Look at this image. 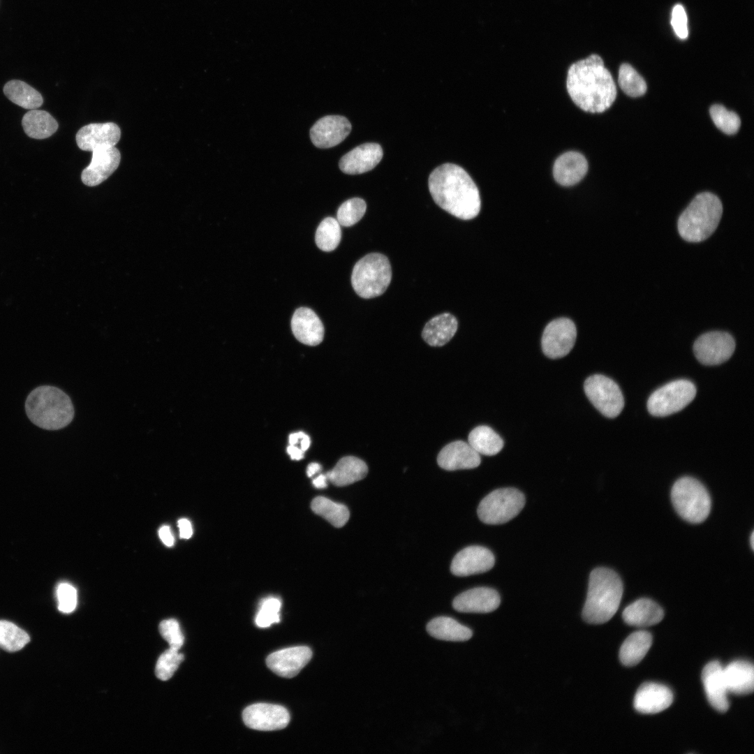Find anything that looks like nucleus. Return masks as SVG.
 <instances>
[{"label":"nucleus","mask_w":754,"mask_h":754,"mask_svg":"<svg viewBox=\"0 0 754 754\" xmlns=\"http://www.w3.org/2000/svg\"><path fill=\"white\" fill-rule=\"evenodd\" d=\"M368 467L362 459L347 456L339 460L333 469L325 474L333 485L343 487L353 484L366 477Z\"/></svg>","instance_id":"c85d7f7f"},{"label":"nucleus","mask_w":754,"mask_h":754,"mask_svg":"<svg viewBox=\"0 0 754 754\" xmlns=\"http://www.w3.org/2000/svg\"><path fill=\"white\" fill-rule=\"evenodd\" d=\"M184 655L172 648L164 651L158 658L156 665V675L162 680L167 681L173 676L184 660Z\"/></svg>","instance_id":"a19ab883"},{"label":"nucleus","mask_w":754,"mask_h":754,"mask_svg":"<svg viewBox=\"0 0 754 754\" xmlns=\"http://www.w3.org/2000/svg\"><path fill=\"white\" fill-rule=\"evenodd\" d=\"M494 563V556L489 549L481 546H469L454 556L450 570L456 576H468L489 570Z\"/></svg>","instance_id":"dca6fc26"},{"label":"nucleus","mask_w":754,"mask_h":754,"mask_svg":"<svg viewBox=\"0 0 754 754\" xmlns=\"http://www.w3.org/2000/svg\"><path fill=\"white\" fill-rule=\"evenodd\" d=\"M750 539H751L750 540H751V548L753 549H754V533H753V531L752 532V533L751 535V538Z\"/></svg>","instance_id":"5fc2aeb1"},{"label":"nucleus","mask_w":754,"mask_h":754,"mask_svg":"<svg viewBox=\"0 0 754 754\" xmlns=\"http://www.w3.org/2000/svg\"><path fill=\"white\" fill-rule=\"evenodd\" d=\"M383 154L380 145L364 143L343 156L339 161V168L348 175L362 174L375 168L382 159Z\"/></svg>","instance_id":"6ab92c4d"},{"label":"nucleus","mask_w":754,"mask_h":754,"mask_svg":"<svg viewBox=\"0 0 754 754\" xmlns=\"http://www.w3.org/2000/svg\"><path fill=\"white\" fill-rule=\"evenodd\" d=\"M242 718L248 727L261 731L281 730L290 722L289 712L285 707L267 703L247 707L242 713Z\"/></svg>","instance_id":"ddd939ff"},{"label":"nucleus","mask_w":754,"mask_h":754,"mask_svg":"<svg viewBox=\"0 0 754 754\" xmlns=\"http://www.w3.org/2000/svg\"><path fill=\"white\" fill-rule=\"evenodd\" d=\"M367 205L364 200L353 198L343 202L337 213V220L340 226L350 227L357 223L364 216Z\"/></svg>","instance_id":"ea45409f"},{"label":"nucleus","mask_w":754,"mask_h":754,"mask_svg":"<svg viewBox=\"0 0 754 754\" xmlns=\"http://www.w3.org/2000/svg\"><path fill=\"white\" fill-rule=\"evenodd\" d=\"M588 162L583 154L575 151L559 156L553 166L555 181L563 186H571L579 183L586 175Z\"/></svg>","instance_id":"393cba45"},{"label":"nucleus","mask_w":754,"mask_h":754,"mask_svg":"<svg viewBox=\"0 0 754 754\" xmlns=\"http://www.w3.org/2000/svg\"><path fill=\"white\" fill-rule=\"evenodd\" d=\"M722 214L723 205L718 196L710 192L700 193L680 215L679 233L687 242H702L716 230Z\"/></svg>","instance_id":"39448f33"},{"label":"nucleus","mask_w":754,"mask_h":754,"mask_svg":"<svg viewBox=\"0 0 754 754\" xmlns=\"http://www.w3.org/2000/svg\"><path fill=\"white\" fill-rule=\"evenodd\" d=\"M458 327L456 318L444 313L432 318L424 327L422 337L431 346H441L454 335Z\"/></svg>","instance_id":"cd10ccee"},{"label":"nucleus","mask_w":754,"mask_h":754,"mask_svg":"<svg viewBox=\"0 0 754 754\" xmlns=\"http://www.w3.org/2000/svg\"><path fill=\"white\" fill-rule=\"evenodd\" d=\"M304 432L299 431L297 433L290 434L288 438L289 444L291 445H295L299 441H300Z\"/></svg>","instance_id":"864d4df0"},{"label":"nucleus","mask_w":754,"mask_h":754,"mask_svg":"<svg viewBox=\"0 0 754 754\" xmlns=\"http://www.w3.org/2000/svg\"><path fill=\"white\" fill-rule=\"evenodd\" d=\"M469 445L480 454L492 456L503 447L501 436L488 426H478L468 435Z\"/></svg>","instance_id":"72a5a7b5"},{"label":"nucleus","mask_w":754,"mask_h":754,"mask_svg":"<svg viewBox=\"0 0 754 754\" xmlns=\"http://www.w3.org/2000/svg\"><path fill=\"white\" fill-rule=\"evenodd\" d=\"M121 137L119 127L113 122L94 123L82 127L76 134L78 147L84 151L114 147Z\"/></svg>","instance_id":"2eb2a0df"},{"label":"nucleus","mask_w":754,"mask_h":754,"mask_svg":"<svg viewBox=\"0 0 754 754\" xmlns=\"http://www.w3.org/2000/svg\"><path fill=\"white\" fill-rule=\"evenodd\" d=\"M695 394L696 387L690 380H674L651 394L647 401V408L653 416H667L685 408L693 400Z\"/></svg>","instance_id":"1a4fd4ad"},{"label":"nucleus","mask_w":754,"mask_h":754,"mask_svg":"<svg viewBox=\"0 0 754 754\" xmlns=\"http://www.w3.org/2000/svg\"><path fill=\"white\" fill-rule=\"evenodd\" d=\"M341 239V226L333 217L324 219L319 224L315 235L317 246L323 251L334 250Z\"/></svg>","instance_id":"c9c22d12"},{"label":"nucleus","mask_w":754,"mask_h":754,"mask_svg":"<svg viewBox=\"0 0 754 754\" xmlns=\"http://www.w3.org/2000/svg\"><path fill=\"white\" fill-rule=\"evenodd\" d=\"M22 125L25 133L34 139H45L54 134L58 123L47 112L31 110L22 117Z\"/></svg>","instance_id":"2f4dec72"},{"label":"nucleus","mask_w":754,"mask_h":754,"mask_svg":"<svg viewBox=\"0 0 754 754\" xmlns=\"http://www.w3.org/2000/svg\"><path fill=\"white\" fill-rule=\"evenodd\" d=\"M670 22L676 35L679 38L685 39L688 37V18L682 5L677 4L673 7Z\"/></svg>","instance_id":"a18cd8bd"},{"label":"nucleus","mask_w":754,"mask_h":754,"mask_svg":"<svg viewBox=\"0 0 754 754\" xmlns=\"http://www.w3.org/2000/svg\"><path fill=\"white\" fill-rule=\"evenodd\" d=\"M178 527L179 529V535L181 538L188 539L193 534V528L190 521L187 519L182 518L178 520Z\"/></svg>","instance_id":"49530a36"},{"label":"nucleus","mask_w":754,"mask_h":754,"mask_svg":"<svg viewBox=\"0 0 754 754\" xmlns=\"http://www.w3.org/2000/svg\"><path fill=\"white\" fill-rule=\"evenodd\" d=\"M709 113L716 126L724 133L733 135L738 132L741 119L734 112L728 110L722 105L715 104L710 108Z\"/></svg>","instance_id":"58836bf2"},{"label":"nucleus","mask_w":754,"mask_h":754,"mask_svg":"<svg viewBox=\"0 0 754 754\" xmlns=\"http://www.w3.org/2000/svg\"><path fill=\"white\" fill-rule=\"evenodd\" d=\"M58 609L63 613L73 612L77 606V594L75 588L67 582L60 583L56 591Z\"/></svg>","instance_id":"c03bdc74"},{"label":"nucleus","mask_w":754,"mask_h":754,"mask_svg":"<svg viewBox=\"0 0 754 754\" xmlns=\"http://www.w3.org/2000/svg\"><path fill=\"white\" fill-rule=\"evenodd\" d=\"M664 616L662 607L649 598H640L627 606L622 613L624 621L630 626L646 627L659 623Z\"/></svg>","instance_id":"a878e982"},{"label":"nucleus","mask_w":754,"mask_h":754,"mask_svg":"<svg viewBox=\"0 0 754 754\" xmlns=\"http://www.w3.org/2000/svg\"><path fill=\"white\" fill-rule=\"evenodd\" d=\"M312 510L325 519L337 528L344 526L348 521L350 512L348 508L324 497H316L311 502Z\"/></svg>","instance_id":"f704fd0d"},{"label":"nucleus","mask_w":754,"mask_h":754,"mask_svg":"<svg viewBox=\"0 0 754 754\" xmlns=\"http://www.w3.org/2000/svg\"><path fill=\"white\" fill-rule=\"evenodd\" d=\"M120 160V152L115 147L92 151L91 162L81 174L82 182L89 186L100 184L117 170Z\"/></svg>","instance_id":"a211bd4d"},{"label":"nucleus","mask_w":754,"mask_h":754,"mask_svg":"<svg viewBox=\"0 0 754 754\" xmlns=\"http://www.w3.org/2000/svg\"><path fill=\"white\" fill-rule=\"evenodd\" d=\"M351 124L346 117L328 115L318 119L310 130L313 144L322 149L334 147L350 133Z\"/></svg>","instance_id":"4468645a"},{"label":"nucleus","mask_w":754,"mask_h":754,"mask_svg":"<svg viewBox=\"0 0 754 754\" xmlns=\"http://www.w3.org/2000/svg\"><path fill=\"white\" fill-rule=\"evenodd\" d=\"M391 279L392 269L388 258L379 253H371L354 265L351 283L360 297L370 299L384 293Z\"/></svg>","instance_id":"423d86ee"},{"label":"nucleus","mask_w":754,"mask_h":754,"mask_svg":"<svg viewBox=\"0 0 754 754\" xmlns=\"http://www.w3.org/2000/svg\"><path fill=\"white\" fill-rule=\"evenodd\" d=\"M287 452L292 459L300 460L303 458L304 452L300 448L290 445L287 448Z\"/></svg>","instance_id":"09e8293b"},{"label":"nucleus","mask_w":754,"mask_h":754,"mask_svg":"<svg viewBox=\"0 0 754 754\" xmlns=\"http://www.w3.org/2000/svg\"><path fill=\"white\" fill-rule=\"evenodd\" d=\"M30 641L29 635L15 623L0 620V648L8 652L22 649Z\"/></svg>","instance_id":"e433bc0d"},{"label":"nucleus","mask_w":754,"mask_h":754,"mask_svg":"<svg viewBox=\"0 0 754 754\" xmlns=\"http://www.w3.org/2000/svg\"><path fill=\"white\" fill-rule=\"evenodd\" d=\"M723 675L728 692L736 695L753 693L754 667L751 663L734 660L723 667Z\"/></svg>","instance_id":"bb28decb"},{"label":"nucleus","mask_w":754,"mask_h":754,"mask_svg":"<svg viewBox=\"0 0 754 754\" xmlns=\"http://www.w3.org/2000/svg\"><path fill=\"white\" fill-rule=\"evenodd\" d=\"M281 603L276 598H268L263 601L256 617V624L260 628H267L280 621L279 612Z\"/></svg>","instance_id":"79ce46f5"},{"label":"nucleus","mask_w":754,"mask_h":754,"mask_svg":"<svg viewBox=\"0 0 754 754\" xmlns=\"http://www.w3.org/2000/svg\"><path fill=\"white\" fill-rule=\"evenodd\" d=\"M673 701V694L667 686L652 682L642 684L637 689L633 705L643 714H656L668 708Z\"/></svg>","instance_id":"4be33fe9"},{"label":"nucleus","mask_w":754,"mask_h":754,"mask_svg":"<svg viewBox=\"0 0 754 754\" xmlns=\"http://www.w3.org/2000/svg\"><path fill=\"white\" fill-rule=\"evenodd\" d=\"M312 657L310 648L305 646L283 649L271 653L266 660L267 667L276 674L292 678L309 662Z\"/></svg>","instance_id":"f3484780"},{"label":"nucleus","mask_w":754,"mask_h":754,"mask_svg":"<svg viewBox=\"0 0 754 754\" xmlns=\"http://www.w3.org/2000/svg\"><path fill=\"white\" fill-rule=\"evenodd\" d=\"M158 535L162 542L168 547L174 545V537L168 526H163L158 531Z\"/></svg>","instance_id":"de8ad7c7"},{"label":"nucleus","mask_w":754,"mask_h":754,"mask_svg":"<svg viewBox=\"0 0 754 754\" xmlns=\"http://www.w3.org/2000/svg\"><path fill=\"white\" fill-rule=\"evenodd\" d=\"M584 390L591 404L607 417L618 416L623 408L624 399L619 387L605 376H589L584 382Z\"/></svg>","instance_id":"9d476101"},{"label":"nucleus","mask_w":754,"mask_h":754,"mask_svg":"<svg viewBox=\"0 0 754 754\" xmlns=\"http://www.w3.org/2000/svg\"><path fill=\"white\" fill-rule=\"evenodd\" d=\"M159 631L161 636L168 642L170 648L179 651L184 642V637L177 620L170 619L161 622Z\"/></svg>","instance_id":"37998d69"},{"label":"nucleus","mask_w":754,"mask_h":754,"mask_svg":"<svg viewBox=\"0 0 754 754\" xmlns=\"http://www.w3.org/2000/svg\"><path fill=\"white\" fill-rule=\"evenodd\" d=\"M623 584L614 570L597 568L591 571L586 600L582 610L584 620L593 624L610 620L619 609Z\"/></svg>","instance_id":"20e7f679"},{"label":"nucleus","mask_w":754,"mask_h":754,"mask_svg":"<svg viewBox=\"0 0 754 754\" xmlns=\"http://www.w3.org/2000/svg\"><path fill=\"white\" fill-rule=\"evenodd\" d=\"M525 504L524 494L515 488H501L487 495L478 508L479 519L487 524H501L516 517Z\"/></svg>","instance_id":"6e6552de"},{"label":"nucleus","mask_w":754,"mask_h":754,"mask_svg":"<svg viewBox=\"0 0 754 754\" xmlns=\"http://www.w3.org/2000/svg\"><path fill=\"white\" fill-rule=\"evenodd\" d=\"M735 341L729 333L712 331L702 334L693 344L697 360L704 365H717L727 361L733 354Z\"/></svg>","instance_id":"9b49d317"},{"label":"nucleus","mask_w":754,"mask_h":754,"mask_svg":"<svg viewBox=\"0 0 754 754\" xmlns=\"http://www.w3.org/2000/svg\"><path fill=\"white\" fill-rule=\"evenodd\" d=\"M321 470V466L318 463H311L306 470V473L309 477H312L316 473H318Z\"/></svg>","instance_id":"3c124183"},{"label":"nucleus","mask_w":754,"mask_h":754,"mask_svg":"<svg viewBox=\"0 0 754 754\" xmlns=\"http://www.w3.org/2000/svg\"><path fill=\"white\" fill-rule=\"evenodd\" d=\"M327 478L326 475L320 474L313 480V485L318 489H323L327 487Z\"/></svg>","instance_id":"8fccbe9b"},{"label":"nucleus","mask_w":754,"mask_h":754,"mask_svg":"<svg viewBox=\"0 0 754 754\" xmlns=\"http://www.w3.org/2000/svg\"><path fill=\"white\" fill-rule=\"evenodd\" d=\"M576 337V327L570 319H555L544 330L541 341L542 351L552 359L563 357L573 348Z\"/></svg>","instance_id":"f8f14e48"},{"label":"nucleus","mask_w":754,"mask_h":754,"mask_svg":"<svg viewBox=\"0 0 754 754\" xmlns=\"http://www.w3.org/2000/svg\"><path fill=\"white\" fill-rule=\"evenodd\" d=\"M291 328L295 337L308 346H316L324 337V327L316 313L309 308H298L293 315Z\"/></svg>","instance_id":"b1692460"},{"label":"nucleus","mask_w":754,"mask_h":754,"mask_svg":"<svg viewBox=\"0 0 754 754\" xmlns=\"http://www.w3.org/2000/svg\"><path fill=\"white\" fill-rule=\"evenodd\" d=\"M675 510L684 520L699 524L709 515L711 498L704 485L691 477H683L676 481L671 491Z\"/></svg>","instance_id":"0eeeda50"},{"label":"nucleus","mask_w":754,"mask_h":754,"mask_svg":"<svg viewBox=\"0 0 754 754\" xmlns=\"http://www.w3.org/2000/svg\"><path fill=\"white\" fill-rule=\"evenodd\" d=\"M429 189L435 203L457 218L470 220L480 211L478 188L457 165L445 163L435 168L429 177Z\"/></svg>","instance_id":"f03ea898"},{"label":"nucleus","mask_w":754,"mask_h":754,"mask_svg":"<svg viewBox=\"0 0 754 754\" xmlns=\"http://www.w3.org/2000/svg\"><path fill=\"white\" fill-rule=\"evenodd\" d=\"M702 680L711 705L720 712L727 711L729 708L728 690L721 664L717 660L707 663L702 670Z\"/></svg>","instance_id":"5701e85b"},{"label":"nucleus","mask_w":754,"mask_h":754,"mask_svg":"<svg viewBox=\"0 0 754 754\" xmlns=\"http://www.w3.org/2000/svg\"><path fill=\"white\" fill-rule=\"evenodd\" d=\"M310 444H311V440H310L309 436L304 433L302 438H301V439H300V448H301V450L302 451L305 452L306 450H307L309 449V448L310 446Z\"/></svg>","instance_id":"603ef678"},{"label":"nucleus","mask_w":754,"mask_h":754,"mask_svg":"<svg viewBox=\"0 0 754 754\" xmlns=\"http://www.w3.org/2000/svg\"><path fill=\"white\" fill-rule=\"evenodd\" d=\"M566 88L572 101L582 110L602 113L616 97V87L603 59L593 54L573 63L568 71Z\"/></svg>","instance_id":"f257e3e1"},{"label":"nucleus","mask_w":754,"mask_h":754,"mask_svg":"<svg viewBox=\"0 0 754 754\" xmlns=\"http://www.w3.org/2000/svg\"><path fill=\"white\" fill-rule=\"evenodd\" d=\"M501 603L498 593L491 588L477 587L467 590L453 600L454 609L460 612L487 613L496 609Z\"/></svg>","instance_id":"aec40b11"},{"label":"nucleus","mask_w":754,"mask_h":754,"mask_svg":"<svg viewBox=\"0 0 754 754\" xmlns=\"http://www.w3.org/2000/svg\"><path fill=\"white\" fill-rule=\"evenodd\" d=\"M3 93L13 103L25 109H36L43 103V98L37 90L19 80L6 83Z\"/></svg>","instance_id":"473e14b6"},{"label":"nucleus","mask_w":754,"mask_h":754,"mask_svg":"<svg viewBox=\"0 0 754 754\" xmlns=\"http://www.w3.org/2000/svg\"><path fill=\"white\" fill-rule=\"evenodd\" d=\"M426 629L433 637L445 641H466L473 635L470 628L449 616H438L431 619Z\"/></svg>","instance_id":"c756f323"},{"label":"nucleus","mask_w":754,"mask_h":754,"mask_svg":"<svg viewBox=\"0 0 754 754\" xmlns=\"http://www.w3.org/2000/svg\"><path fill=\"white\" fill-rule=\"evenodd\" d=\"M651 644L652 636L649 632L640 630L630 634L621 646V662L626 666L638 664L649 650Z\"/></svg>","instance_id":"7c9ffc66"},{"label":"nucleus","mask_w":754,"mask_h":754,"mask_svg":"<svg viewBox=\"0 0 754 754\" xmlns=\"http://www.w3.org/2000/svg\"><path fill=\"white\" fill-rule=\"evenodd\" d=\"M480 454L468 443L456 441L445 445L439 452L437 462L447 471L469 469L478 467Z\"/></svg>","instance_id":"412c9836"},{"label":"nucleus","mask_w":754,"mask_h":754,"mask_svg":"<svg viewBox=\"0 0 754 754\" xmlns=\"http://www.w3.org/2000/svg\"><path fill=\"white\" fill-rule=\"evenodd\" d=\"M618 82L621 90L633 98L643 96L647 89L644 78L628 64H623L619 70Z\"/></svg>","instance_id":"4c0bfd02"},{"label":"nucleus","mask_w":754,"mask_h":754,"mask_svg":"<svg viewBox=\"0 0 754 754\" xmlns=\"http://www.w3.org/2000/svg\"><path fill=\"white\" fill-rule=\"evenodd\" d=\"M25 411L34 424L46 430H59L74 417V407L68 395L59 387L41 385L34 389L25 401Z\"/></svg>","instance_id":"7ed1b4c3"}]
</instances>
